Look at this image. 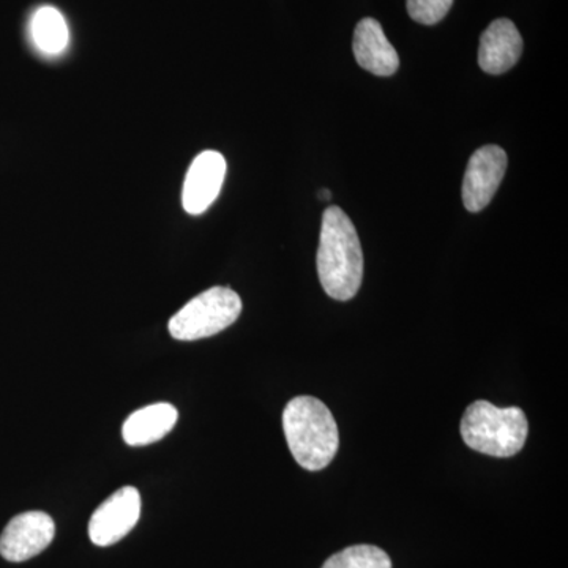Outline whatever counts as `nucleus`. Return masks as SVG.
Masks as SVG:
<instances>
[{
	"instance_id": "1",
	"label": "nucleus",
	"mask_w": 568,
	"mask_h": 568,
	"mask_svg": "<svg viewBox=\"0 0 568 568\" xmlns=\"http://www.w3.org/2000/svg\"><path fill=\"white\" fill-rule=\"evenodd\" d=\"M317 274L325 293L335 301H351L364 280L361 239L347 213L332 205L323 215Z\"/></svg>"
},
{
	"instance_id": "2",
	"label": "nucleus",
	"mask_w": 568,
	"mask_h": 568,
	"mask_svg": "<svg viewBox=\"0 0 568 568\" xmlns=\"http://www.w3.org/2000/svg\"><path fill=\"white\" fill-rule=\"evenodd\" d=\"M287 447L304 469L323 470L338 452V426L331 409L315 396L291 399L283 413Z\"/></svg>"
},
{
	"instance_id": "3",
	"label": "nucleus",
	"mask_w": 568,
	"mask_h": 568,
	"mask_svg": "<svg viewBox=\"0 0 568 568\" xmlns=\"http://www.w3.org/2000/svg\"><path fill=\"white\" fill-rule=\"evenodd\" d=\"M466 446L488 457H515L528 439L525 410L517 406L497 407L478 399L467 406L459 425Z\"/></svg>"
},
{
	"instance_id": "4",
	"label": "nucleus",
	"mask_w": 568,
	"mask_h": 568,
	"mask_svg": "<svg viewBox=\"0 0 568 568\" xmlns=\"http://www.w3.org/2000/svg\"><path fill=\"white\" fill-rule=\"evenodd\" d=\"M242 313V301L230 287L215 286L192 298L171 317L170 334L179 342L209 338L233 325Z\"/></svg>"
},
{
	"instance_id": "5",
	"label": "nucleus",
	"mask_w": 568,
	"mask_h": 568,
	"mask_svg": "<svg viewBox=\"0 0 568 568\" xmlns=\"http://www.w3.org/2000/svg\"><path fill=\"white\" fill-rule=\"evenodd\" d=\"M141 517V496L134 487H123L112 493L93 511L89 521V537L97 547H111L138 525Z\"/></svg>"
},
{
	"instance_id": "6",
	"label": "nucleus",
	"mask_w": 568,
	"mask_h": 568,
	"mask_svg": "<svg viewBox=\"0 0 568 568\" xmlns=\"http://www.w3.org/2000/svg\"><path fill=\"white\" fill-rule=\"evenodd\" d=\"M55 523L44 511H26L11 519L0 536V556L9 562H24L50 547Z\"/></svg>"
},
{
	"instance_id": "7",
	"label": "nucleus",
	"mask_w": 568,
	"mask_h": 568,
	"mask_svg": "<svg viewBox=\"0 0 568 568\" xmlns=\"http://www.w3.org/2000/svg\"><path fill=\"white\" fill-rule=\"evenodd\" d=\"M507 171V153L497 145H485L473 153L463 181V203L467 211H484L499 189Z\"/></svg>"
},
{
	"instance_id": "8",
	"label": "nucleus",
	"mask_w": 568,
	"mask_h": 568,
	"mask_svg": "<svg viewBox=\"0 0 568 568\" xmlns=\"http://www.w3.org/2000/svg\"><path fill=\"white\" fill-rule=\"evenodd\" d=\"M226 175V160L220 152L205 151L194 159L185 183H183L182 204L190 215H201L207 211L220 192Z\"/></svg>"
},
{
	"instance_id": "9",
	"label": "nucleus",
	"mask_w": 568,
	"mask_h": 568,
	"mask_svg": "<svg viewBox=\"0 0 568 568\" xmlns=\"http://www.w3.org/2000/svg\"><path fill=\"white\" fill-rule=\"evenodd\" d=\"M353 50L358 65L376 77H392L399 69L398 52L388 41L383 26L373 18L358 22Z\"/></svg>"
},
{
	"instance_id": "10",
	"label": "nucleus",
	"mask_w": 568,
	"mask_h": 568,
	"mask_svg": "<svg viewBox=\"0 0 568 568\" xmlns=\"http://www.w3.org/2000/svg\"><path fill=\"white\" fill-rule=\"evenodd\" d=\"M523 39L517 26L506 18L493 21L481 33L478 65L489 74H503L514 69L521 58Z\"/></svg>"
},
{
	"instance_id": "11",
	"label": "nucleus",
	"mask_w": 568,
	"mask_h": 568,
	"mask_svg": "<svg viewBox=\"0 0 568 568\" xmlns=\"http://www.w3.org/2000/svg\"><path fill=\"white\" fill-rule=\"evenodd\" d=\"M178 409L170 403L142 407L123 424V440L132 447L149 446L170 435L171 429L178 424Z\"/></svg>"
},
{
	"instance_id": "12",
	"label": "nucleus",
	"mask_w": 568,
	"mask_h": 568,
	"mask_svg": "<svg viewBox=\"0 0 568 568\" xmlns=\"http://www.w3.org/2000/svg\"><path fill=\"white\" fill-rule=\"evenodd\" d=\"M31 36L36 47L47 55L62 54L69 47V24L54 7H41L33 13Z\"/></svg>"
},
{
	"instance_id": "13",
	"label": "nucleus",
	"mask_w": 568,
	"mask_h": 568,
	"mask_svg": "<svg viewBox=\"0 0 568 568\" xmlns=\"http://www.w3.org/2000/svg\"><path fill=\"white\" fill-rule=\"evenodd\" d=\"M323 568H392V560L373 545H355L331 556Z\"/></svg>"
},
{
	"instance_id": "14",
	"label": "nucleus",
	"mask_w": 568,
	"mask_h": 568,
	"mask_svg": "<svg viewBox=\"0 0 568 568\" xmlns=\"http://www.w3.org/2000/svg\"><path fill=\"white\" fill-rule=\"evenodd\" d=\"M454 0H407V13L418 24L433 26L443 21Z\"/></svg>"
},
{
	"instance_id": "15",
	"label": "nucleus",
	"mask_w": 568,
	"mask_h": 568,
	"mask_svg": "<svg viewBox=\"0 0 568 568\" xmlns=\"http://www.w3.org/2000/svg\"><path fill=\"white\" fill-rule=\"evenodd\" d=\"M331 196H332V194H331V192H328V190H325V189L321 190V192H320L321 200L327 201V200H331Z\"/></svg>"
}]
</instances>
